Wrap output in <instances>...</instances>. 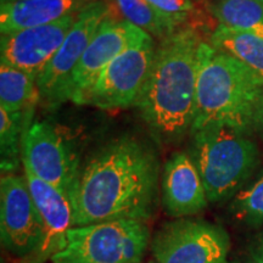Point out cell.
Segmentation results:
<instances>
[{
	"label": "cell",
	"mask_w": 263,
	"mask_h": 263,
	"mask_svg": "<svg viewBox=\"0 0 263 263\" xmlns=\"http://www.w3.org/2000/svg\"><path fill=\"white\" fill-rule=\"evenodd\" d=\"M161 176L159 157L146 143L129 136L108 141L81 166L71 197L73 226L147 222L159 205Z\"/></svg>",
	"instance_id": "obj_1"
},
{
	"label": "cell",
	"mask_w": 263,
	"mask_h": 263,
	"mask_svg": "<svg viewBox=\"0 0 263 263\" xmlns=\"http://www.w3.org/2000/svg\"><path fill=\"white\" fill-rule=\"evenodd\" d=\"M115 4L123 20L143 29L153 38L163 41L179 28L146 0H115Z\"/></svg>",
	"instance_id": "obj_20"
},
{
	"label": "cell",
	"mask_w": 263,
	"mask_h": 263,
	"mask_svg": "<svg viewBox=\"0 0 263 263\" xmlns=\"http://www.w3.org/2000/svg\"><path fill=\"white\" fill-rule=\"evenodd\" d=\"M157 47L149 37L128 48L104 68L74 104L99 108L136 105L153 68Z\"/></svg>",
	"instance_id": "obj_7"
},
{
	"label": "cell",
	"mask_w": 263,
	"mask_h": 263,
	"mask_svg": "<svg viewBox=\"0 0 263 263\" xmlns=\"http://www.w3.org/2000/svg\"><path fill=\"white\" fill-rule=\"evenodd\" d=\"M255 128H257V130L259 132V134H261L263 139V93L261 95V99H259L257 111H256Z\"/></svg>",
	"instance_id": "obj_24"
},
{
	"label": "cell",
	"mask_w": 263,
	"mask_h": 263,
	"mask_svg": "<svg viewBox=\"0 0 263 263\" xmlns=\"http://www.w3.org/2000/svg\"><path fill=\"white\" fill-rule=\"evenodd\" d=\"M250 263H256V262H254V261H252V262H250Z\"/></svg>",
	"instance_id": "obj_26"
},
{
	"label": "cell",
	"mask_w": 263,
	"mask_h": 263,
	"mask_svg": "<svg viewBox=\"0 0 263 263\" xmlns=\"http://www.w3.org/2000/svg\"><path fill=\"white\" fill-rule=\"evenodd\" d=\"M43 234L42 217L33 201L25 174H3L0 239L4 249L17 257L34 256L42 244Z\"/></svg>",
	"instance_id": "obj_9"
},
{
	"label": "cell",
	"mask_w": 263,
	"mask_h": 263,
	"mask_svg": "<svg viewBox=\"0 0 263 263\" xmlns=\"http://www.w3.org/2000/svg\"><path fill=\"white\" fill-rule=\"evenodd\" d=\"M81 0H2V35L57 22L80 10Z\"/></svg>",
	"instance_id": "obj_15"
},
{
	"label": "cell",
	"mask_w": 263,
	"mask_h": 263,
	"mask_svg": "<svg viewBox=\"0 0 263 263\" xmlns=\"http://www.w3.org/2000/svg\"><path fill=\"white\" fill-rule=\"evenodd\" d=\"M229 213L240 224L263 226V172L230 200Z\"/></svg>",
	"instance_id": "obj_22"
},
{
	"label": "cell",
	"mask_w": 263,
	"mask_h": 263,
	"mask_svg": "<svg viewBox=\"0 0 263 263\" xmlns=\"http://www.w3.org/2000/svg\"><path fill=\"white\" fill-rule=\"evenodd\" d=\"M188 154L210 203L232 200L259 163V150L249 133L226 124H210L192 132Z\"/></svg>",
	"instance_id": "obj_4"
},
{
	"label": "cell",
	"mask_w": 263,
	"mask_h": 263,
	"mask_svg": "<svg viewBox=\"0 0 263 263\" xmlns=\"http://www.w3.org/2000/svg\"><path fill=\"white\" fill-rule=\"evenodd\" d=\"M150 263H156V262H150Z\"/></svg>",
	"instance_id": "obj_27"
},
{
	"label": "cell",
	"mask_w": 263,
	"mask_h": 263,
	"mask_svg": "<svg viewBox=\"0 0 263 263\" xmlns=\"http://www.w3.org/2000/svg\"><path fill=\"white\" fill-rule=\"evenodd\" d=\"M201 33L179 27L161 41L136 106L161 141H178L192 130Z\"/></svg>",
	"instance_id": "obj_2"
},
{
	"label": "cell",
	"mask_w": 263,
	"mask_h": 263,
	"mask_svg": "<svg viewBox=\"0 0 263 263\" xmlns=\"http://www.w3.org/2000/svg\"><path fill=\"white\" fill-rule=\"evenodd\" d=\"M161 201L167 215L174 219L195 216L210 203L201 177L189 154L176 153L164 163Z\"/></svg>",
	"instance_id": "obj_13"
},
{
	"label": "cell",
	"mask_w": 263,
	"mask_h": 263,
	"mask_svg": "<svg viewBox=\"0 0 263 263\" xmlns=\"http://www.w3.org/2000/svg\"><path fill=\"white\" fill-rule=\"evenodd\" d=\"M263 93V80L244 64L209 42L200 49L196 99L190 133L210 124H226L250 133Z\"/></svg>",
	"instance_id": "obj_3"
},
{
	"label": "cell",
	"mask_w": 263,
	"mask_h": 263,
	"mask_svg": "<svg viewBox=\"0 0 263 263\" xmlns=\"http://www.w3.org/2000/svg\"><path fill=\"white\" fill-rule=\"evenodd\" d=\"M25 177L44 229L42 244L34 255V262L42 263L51 259L64 248L68 230L74 227L73 207L70 197L51 184L37 178L27 170Z\"/></svg>",
	"instance_id": "obj_14"
},
{
	"label": "cell",
	"mask_w": 263,
	"mask_h": 263,
	"mask_svg": "<svg viewBox=\"0 0 263 263\" xmlns=\"http://www.w3.org/2000/svg\"><path fill=\"white\" fill-rule=\"evenodd\" d=\"M146 222L120 219L72 227L51 263H140L150 248Z\"/></svg>",
	"instance_id": "obj_5"
},
{
	"label": "cell",
	"mask_w": 263,
	"mask_h": 263,
	"mask_svg": "<svg viewBox=\"0 0 263 263\" xmlns=\"http://www.w3.org/2000/svg\"><path fill=\"white\" fill-rule=\"evenodd\" d=\"M82 8V6H81ZM76 11L52 24L2 35L0 60L37 81L54 58L76 21Z\"/></svg>",
	"instance_id": "obj_12"
},
{
	"label": "cell",
	"mask_w": 263,
	"mask_h": 263,
	"mask_svg": "<svg viewBox=\"0 0 263 263\" xmlns=\"http://www.w3.org/2000/svg\"><path fill=\"white\" fill-rule=\"evenodd\" d=\"M149 37L150 35L143 29L138 28L126 20L108 15L95 33L67 84L65 85L60 104L67 100L76 103L115 58Z\"/></svg>",
	"instance_id": "obj_11"
},
{
	"label": "cell",
	"mask_w": 263,
	"mask_h": 263,
	"mask_svg": "<svg viewBox=\"0 0 263 263\" xmlns=\"http://www.w3.org/2000/svg\"><path fill=\"white\" fill-rule=\"evenodd\" d=\"M210 44L244 64L263 80V38L218 25L210 35Z\"/></svg>",
	"instance_id": "obj_16"
},
{
	"label": "cell",
	"mask_w": 263,
	"mask_h": 263,
	"mask_svg": "<svg viewBox=\"0 0 263 263\" xmlns=\"http://www.w3.org/2000/svg\"><path fill=\"white\" fill-rule=\"evenodd\" d=\"M230 239L221 226L199 218H176L151 238L156 263H229Z\"/></svg>",
	"instance_id": "obj_6"
},
{
	"label": "cell",
	"mask_w": 263,
	"mask_h": 263,
	"mask_svg": "<svg viewBox=\"0 0 263 263\" xmlns=\"http://www.w3.org/2000/svg\"><path fill=\"white\" fill-rule=\"evenodd\" d=\"M251 259L256 263H263V233L252 240L249 248Z\"/></svg>",
	"instance_id": "obj_23"
},
{
	"label": "cell",
	"mask_w": 263,
	"mask_h": 263,
	"mask_svg": "<svg viewBox=\"0 0 263 263\" xmlns=\"http://www.w3.org/2000/svg\"><path fill=\"white\" fill-rule=\"evenodd\" d=\"M22 164L39 179L72 197L81 162L64 133L41 121L27 127L22 138Z\"/></svg>",
	"instance_id": "obj_8"
},
{
	"label": "cell",
	"mask_w": 263,
	"mask_h": 263,
	"mask_svg": "<svg viewBox=\"0 0 263 263\" xmlns=\"http://www.w3.org/2000/svg\"><path fill=\"white\" fill-rule=\"evenodd\" d=\"M161 14L170 18L178 27L199 28L206 27L209 20H216L211 4L203 0H146Z\"/></svg>",
	"instance_id": "obj_21"
},
{
	"label": "cell",
	"mask_w": 263,
	"mask_h": 263,
	"mask_svg": "<svg viewBox=\"0 0 263 263\" xmlns=\"http://www.w3.org/2000/svg\"><path fill=\"white\" fill-rule=\"evenodd\" d=\"M33 108L26 111H9L0 107V164L3 174L15 173L22 162V138L27 129V116Z\"/></svg>",
	"instance_id": "obj_18"
},
{
	"label": "cell",
	"mask_w": 263,
	"mask_h": 263,
	"mask_svg": "<svg viewBox=\"0 0 263 263\" xmlns=\"http://www.w3.org/2000/svg\"><path fill=\"white\" fill-rule=\"evenodd\" d=\"M211 9L218 25L263 38V5L256 0H215Z\"/></svg>",
	"instance_id": "obj_19"
},
{
	"label": "cell",
	"mask_w": 263,
	"mask_h": 263,
	"mask_svg": "<svg viewBox=\"0 0 263 263\" xmlns=\"http://www.w3.org/2000/svg\"><path fill=\"white\" fill-rule=\"evenodd\" d=\"M108 15L110 8L103 0H93L78 10L74 24L60 49L35 81L41 100L51 106L60 104L65 85Z\"/></svg>",
	"instance_id": "obj_10"
},
{
	"label": "cell",
	"mask_w": 263,
	"mask_h": 263,
	"mask_svg": "<svg viewBox=\"0 0 263 263\" xmlns=\"http://www.w3.org/2000/svg\"><path fill=\"white\" fill-rule=\"evenodd\" d=\"M41 100L34 78L6 64H0V107L9 111L31 110Z\"/></svg>",
	"instance_id": "obj_17"
},
{
	"label": "cell",
	"mask_w": 263,
	"mask_h": 263,
	"mask_svg": "<svg viewBox=\"0 0 263 263\" xmlns=\"http://www.w3.org/2000/svg\"><path fill=\"white\" fill-rule=\"evenodd\" d=\"M256 2H258L259 4H262V5H263V0H256Z\"/></svg>",
	"instance_id": "obj_25"
}]
</instances>
